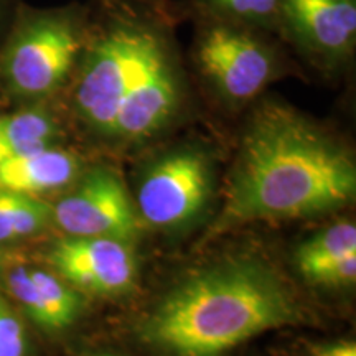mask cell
<instances>
[{
    "label": "cell",
    "mask_w": 356,
    "mask_h": 356,
    "mask_svg": "<svg viewBox=\"0 0 356 356\" xmlns=\"http://www.w3.org/2000/svg\"><path fill=\"white\" fill-rule=\"evenodd\" d=\"M181 24L175 0L95 3L88 47L60 99L66 122L115 145L145 144L181 122L191 96Z\"/></svg>",
    "instance_id": "obj_1"
},
{
    "label": "cell",
    "mask_w": 356,
    "mask_h": 356,
    "mask_svg": "<svg viewBox=\"0 0 356 356\" xmlns=\"http://www.w3.org/2000/svg\"><path fill=\"white\" fill-rule=\"evenodd\" d=\"M222 220L284 221L345 207L356 193L348 145L296 106L262 96L239 131Z\"/></svg>",
    "instance_id": "obj_2"
},
{
    "label": "cell",
    "mask_w": 356,
    "mask_h": 356,
    "mask_svg": "<svg viewBox=\"0 0 356 356\" xmlns=\"http://www.w3.org/2000/svg\"><path fill=\"white\" fill-rule=\"evenodd\" d=\"M297 320L296 299L273 267L238 257L177 284L142 320L139 337L163 356H225Z\"/></svg>",
    "instance_id": "obj_3"
},
{
    "label": "cell",
    "mask_w": 356,
    "mask_h": 356,
    "mask_svg": "<svg viewBox=\"0 0 356 356\" xmlns=\"http://www.w3.org/2000/svg\"><path fill=\"white\" fill-rule=\"evenodd\" d=\"M92 17L91 0L22 3L0 40V96L13 108L60 101L81 63Z\"/></svg>",
    "instance_id": "obj_4"
},
{
    "label": "cell",
    "mask_w": 356,
    "mask_h": 356,
    "mask_svg": "<svg viewBox=\"0 0 356 356\" xmlns=\"http://www.w3.org/2000/svg\"><path fill=\"white\" fill-rule=\"evenodd\" d=\"M188 68L229 113H248L270 83L293 71L292 53L275 35L213 19H191Z\"/></svg>",
    "instance_id": "obj_5"
},
{
    "label": "cell",
    "mask_w": 356,
    "mask_h": 356,
    "mask_svg": "<svg viewBox=\"0 0 356 356\" xmlns=\"http://www.w3.org/2000/svg\"><path fill=\"white\" fill-rule=\"evenodd\" d=\"M279 38L292 55L327 76L356 56V0H280Z\"/></svg>",
    "instance_id": "obj_6"
},
{
    "label": "cell",
    "mask_w": 356,
    "mask_h": 356,
    "mask_svg": "<svg viewBox=\"0 0 356 356\" xmlns=\"http://www.w3.org/2000/svg\"><path fill=\"white\" fill-rule=\"evenodd\" d=\"M211 193V160L200 144H180L154 160L137 195L140 220L175 228L195 218Z\"/></svg>",
    "instance_id": "obj_7"
},
{
    "label": "cell",
    "mask_w": 356,
    "mask_h": 356,
    "mask_svg": "<svg viewBox=\"0 0 356 356\" xmlns=\"http://www.w3.org/2000/svg\"><path fill=\"white\" fill-rule=\"evenodd\" d=\"M51 221L66 236L136 241L142 220L113 168L95 167L71 193L51 207Z\"/></svg>",
    "instance_id": "obj_8"
},
{
    "label": "cell",
    "mask_w": 356,
    "mask_h": 356,
    "mask_svg": "<svg viewBox=\"0 0 356 356\" xmlns=\"http://www.w3.org/2000/svg\"><path fill=\"white\" fill-rule=\"evenodd\" d=\"M48 261L76 291L102 297L126 296L137 279L132 243L122 239L65 236L53 244Z\"/></svg>",
    "instance_id": "obj_9"
},
{
    "label": "cell",
    "mask_w": 356,
    "mask_h": 356,
    "mask_svg": "<svg viewBox=\"0 0 356 356\" xmlns=\"http://www.w3.org/2000/svg\"><path fill=\"white\" fill-rule=\"evenodd\" d=\"M7 287L26 317L47 332L71 327L81 312L79 291L48 270L15 266L7 275Z\"/></svg>",
    "instance_id": "obj_10"
},
{
    "label": "cell",
    "mask_w": 356,
    "mask_h": 356,
    "mask_svg": "<svg viewBox=\"0 0 356 356\" xmlns=\"http://www.w3.org/2000/svg\"><path fill=\"white\" fill-rule=\"evenodd\" d=\"M81 167L74 150L53 144L0 163V190L40 197L70 185Z\"/></svg>",
    "instance_id": "obj_11"
},
{
    "label": "cell",
    "mask_w": 356,
    "mask_h": 356,
    "mask_svg": "<svg viewBox=\"0 0 356 356\" xmlns=\"http://www.w3.org/2000/svg\"><path fill=\"white\" fill-rule=\"evenodd\" d=\"M66 129L68 122L60 101L17 106L0 114V163L43 147L61 144Z\"/></svg>",
    "instance_id": "obj_12"
},
{
    "label": "cell",
    "mask_w": 356,
    "mask_h": 356,
    "mask_svg": "<svg viewBox=\"0 0 356 356\" xmlns=\"http://www.w3.org/2000/svg\"><path fill=\"white\" fill-rule=\"evenodd\" d=\"M184 24L213 19L252 26L279 37L280 0H175Z\"/></svg>",
    "instance_id": "obj_13"
},
{
    "label": "cell",
    "mask_w": 356,
    "mask_h": 356,
    "mask_svg": "<svg viewBox=\"0 0 356 356\" xmlns=\"http://www.w3.org/2000/svg\"><path fill=\"white\" fill-rule=\"evenodd\" d=\"M356 252V226L351 221H338L320 231L296 252V267L307 282L317 286L322 275L341 257Z\"/></svg>",
    "instance_id": "obj_14"
},
{
    "label": "cell",
    "mask_w": 356,
    "mask_h": 356,
    "mask_svg": "<svg viewBox=\"0 0 356 356\" xmlns=\"http://www.w3.org/2000/svg\"><path fill=\"white\" fill-rule=\"evenodd\" d=\"M26 335L15 310L0 293V356H25Z\"/></svg>",
    "instance_id": "obj_15"
},
{
    "label": "cell",
    "mask_w": 356,
    "mask_h": 356,
    "mask_svg": "<svg viewBox=\"0 0 356 356\" xmlns=\"http://www.w3.org/2000/svg\"><path fill=\"white\" fill-rule=\"evenodd\" d=\"M20 193L0 190V244L17 241Z\"/></svg>",
    "instance_id": "obj_16"
},
{
    "label": "cell",
    "mask_w": 356,
    "mask_h": 356,
    "mask_svg": "<svg viewBox=\"0 0 356 356\" xmlns=\"http://www.w3.org/2000/svg\"><path fill=\"white\" fill-rule=\"evenodd\" d=\"M356 279V252L337 261L330 269L322 275L317 286L323 287H343L353 284Z\"/></svg>",
    "instance_id": "obj_17"
},
{
    "label": "cell",
    "mask_w": 356,
    "mask_h": 356,
    "mask_svg": "<svg viewBox=\"0 0 356 356\" xmlns=\"http://www.w3.org/2000/svg\"><path fill=\"white\" fill-rule=\"evenodd\" d=\"M25 0H0V40L6 35L8 25Z\"/></svg>",
    "instance_id": "obj_18"
},
{
    "label": "cell",
    "mask_w": 356,
    "mask_h": 356,
    "mask_svg": "<svg viewBox=\"0 0 356 356\" xmlns=\"http://www.w3.org/2000/svg\"><path fill=\"white\" fill-rule=\"evenodd\" d=\"M314 356H356L355 343H337L323 346L315 351Z\"/></svg>",
    "instance_id": "obj_19"
},
{
    "label": "cell",
    "mask_w": 356,
    "mask_h": 356,
    "mask_svg": "<svg viewBox=\"0 0 356 356\" xmlns=\"http://www.w3.org/2000/svg\"><path fill=\"white\" fill-rule=\"evenodd\" d=\"M99 7H115L124 6V3H142V2H155V0H92Z\"/></svg>",
    "instance_id": "obj_20"
},
{
    "label": "cell",
    "mask_w": 356,
    "mask_h": 356,
    "mask_svg": "<svg viewBox=\"0 0 356 356\" xmlns=\"http://www.w3.org/2000/svg\"><path fill=\"white\" fill-rule=\"evenodd\" d=\"M99 356H111V355H99Z\"/></svg>",
    "instance_id": "obj_21"
}]
</instances>
